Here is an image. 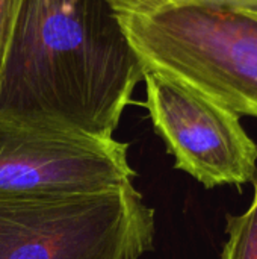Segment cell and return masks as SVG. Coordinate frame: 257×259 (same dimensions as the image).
Wrapping results in <instances>:
<instances>
[{"label": "cell", "mask_w": 257, "mask_h": 259, "mask_svg": "<svg viewBox=\"0 0 257 259\" xmlns=\"http://www.w3.org/2000/svg\"><path fill=\"white\" fill-rule=\"evenodd\" d=\"M144 74L106 0H23L0 67V118L114 138Z\"/></svg>", "instance_id": "cell-1"}, {"label": "cell", "mask_w": 257, "mask_h": 259, "mask_svg": "<svg viewBox=\"0 0 257 259\" xmlns=\"http://www.w3.org/2000/svg\"><path fill=\"white\" fill-rule=\"evenodd\" d=\"M118 15H145L167 8L204 5L227 8L257 17V0H106Z\"/></svg>", "instance_id": "cell-7"}, {"label": "cell", "mask_w": 257, "mask_h": 259, "mask_svg": "<svg viewBox=\"0 0 257 259\" xmlns=\"http://www.w3.org/2000/svg\"><path fill=\"white\" fill-rule=\"evenodd\" d=\"M129 143L0 118V200L88 194L133 182Z\"/></svg>", "instance_id": "cell-4"}, {"label": "cell", "mask_w": 257, "mask_h": 259, "mask_svg": "<svg viewBox=\"0 0 257 259\" xmlns=\"http://www.w3.org/2000/svg\"><path fill=\"white\" fill-rule=\"evenodd\" d=\"M147 109L174 167L206 188L241 187L257 171V144L241 117L168 76L145 70Z\"/></svg>", "instance_id": "cell-5"}, {"label": "cell", "mask_w": 257, "mask_h": 259, "mask_svg": "<svg viewBox=\"0 0 257 259\" xmlns=\"http://www.w3.org/2000/svg\"><path fill=\"white\" fill-rule=\"evenodd\" d=\"M23 0H0V67Z\"/></svg>", "instance_id": "cell-8"}, {"label": "cell", "mask_w": 257, "mask_h": 259, "mask_svg": "<svg viewBox=\"0 0 257 259\" xmlns=\"http://www.w3.org/2000/svg\"><path fill=\"white\" fill-rule=\"evenodd\" d=\"M253 202L242 214H227V241L221 259H257V171L251 181Z\"/></svg>", "instance_id": "cell-6"}, {"label": "cell", "mask_w": 257, "mask_h": 259, "mask_svg": "<svg viewBox=\"0 0 257 259\" xmlns=\"http://www.w3.org/2000/svg\"><path fill=\"white\" fill-rule=\"evenodd\" d=\"M155 209L133 182L97 193L0 200V259H139Z\"/></svg>", "instance_id": "cell-3"}, {"label": "cell", "mask_w": 257, "mask_h": 259, "mask_svg": "<svg viewBox=\"0 0 257 259\" xmlns=\"http://www.w3.org/2000/svg\"><path fill=\"white\" fill-rule=\"evenodd\" d=\"M118 17L145 70L257 118V17L204 5Z\"/></svg>", "instance_id": "cell-2"}]
</instances>
